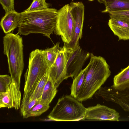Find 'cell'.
Returning a JSON list of instances; mask_svg holds the SVG:
<instances>
[{"instance_id":"ffe728a7","label":"cell","mask_w":129,"mask_h":129,"mask_svg":"<svg viewBox=\"0 0 129 129\" xmlns=\"http://www.w3.org/2000/svg\"><path fill=\"white\" fill-rule=\"evenodd\" d=\"M48 78L49 75L48 72L45 74L40 79L35 88L32 94L29 97L33 98L36 99H39L41 98L44 88Z\"/></svg>"},{"instance_id":"ac0fdd59","label":"cell","mask_w":129,"mask_h":129,"mask_svg":"<svg viewBox=\"0 0 129 129\" xmlns=\"http://www.w3.org/2000/svg\"><path fill=\"white\" fill-rule=\"evenodd\" d=\"M60 43L57 42L52 47L43 50L46 60L49 67L54 63L59 50Z\"/></svg>"},{"instance_id":"603a6c76","label":"cell","mask_w":129,"mask_h":129,"mask_svg":"<svg viewBox=\"0 0 129 129\" xmlns=\"http://www.w3.org/2000/svg\"><path fill=\"white\" fill-rule=\"evenodd\" d=\"M109 14L110 18L120 20L129 24V10L114 12Z\"/></svg>"},{"instance_id":"8fae6325","label":"cell","mask_w":129,"mask_h":129,"mask_svg":"<svg viewBox=\"0 0 129 129\" xmlns=\"http://www.w3.org/2000/svg\"><path fill=\"white\" fill-rule=\"evenodd\" d=\"M21 16V13L15 10H11L5 13L2 18L1 26L4 32L7 34L18 27Z\"/></svg>"},{"instance_id":"44dd1931","label":"cell","mask_w":129,"mask_h":129,"mask_svg":"<svg viewBox=\"0 0 129 129\" xmlns=\"http://www.w3.org/2000/svg\"><path fill=\"white\" fill-rule=\"evenodd\" d=\"M50 4L45 0H33L30 6L24 11L29 12L42 10L49 8Z\"/></svg>"},{"instance_id":"30bf717a","label":"cell","mask_w":129,"mask_h":129,"mask_svg":"<svg viewBox=\"0 0 129 129\" xmlns=\"http://www.w3.org/2000/svg\"><path fill=\"white\" fill-rule=\"evenodd\" d=\"M70 9L75 25L74 35L71 44L75 45L79 43L82 38L84 18V6L81 2H72Z\"/></svg>"},{"instance_id":"7402d4cb","label":"cell","mask_w":129,"mask_h":129,"mask_svg":"<svg viewBox=\"0 0 129 129\" xmlns=\"http://www.w3.org/2000/svg\"><path fill=\"white\" fill-rule=\"evenodd\" d=\"M40 98L36 99L30 97L25 103L21 106L20 113L23 116L36 104L40 102Z\"/></svg>"},{"instance_id":"d6986e66","label":"cell","mask_w":129,"mask_h":129,"mask_svg":"<svg viewBox=\"0 0 129 129\" xmlns=\"http://www.w3.org/2000/svg\"><path fill=\"white\" fill-rule=\"evenodd\" d=\"M49 107V105L40 102L35 105L23 117L24 118H27L31 117L40 116L47 111Z\"/></svg>"},{"instance_id":"6da1fadb","label":"cell","mask_w":129,"mask_h":129,"mask_svg":"<svg viewBox=\"0 0 129 129\" xmlns=\"http://www.w3.org/2000/svg\"><path fill=\"white\" fill-rule=\"evenodd\" d=\"M57 14L56 9L49 8L21 12L17 34L24 36L41 34L50 38L55 28Z\"/></svg>"},{"instance_id":"ba28073f","label":"cell","mask_w":129,"mask_h":129,"mask_svg":"<svg viewBox=\"0 0 129 129\" xmlns=\"http://www.w3.org/2000/svg\"><path fill=\"white\" fill-rule=\"evenodd\" d=\"M68 58L67 64L68 78H75L82 70L84 63L90 56V54L83 49L79 46L74 49L68 47Z\"/></svg>"},{"instance_id":"3957f363","label":"cell","mask_w":129,"mask_h":129,"mask_svg":"<svg viewBox=\"0 0 129 129\" xmlns=\"http://www.w3.org/2000/svg\"><path fill=\"white\" fill-rule=\"evenodd\" d=\"M85 79L77 99L81 102L91 98L110 76V67L103 57L90 54Z\"/></svg>"},{"instance_id":"52a82bcc","label":"cell","mask_w":129,"mask_h":129,"mask_svg":"<svg viewBox=\"0 0 129 129\" xmlns=\"http://www.w3.org/2000/svg\"><path fill=\"white\" fill-rule=\"evenodd\" d=\"M68 58L67 48L64 44L60 48L57 58L48 71L49 78L57 88L63 81L68 78L67 69Z\"/></svg>"},{"instance_id":"2e32d148","label":"cell","mask_w":129,"mask_h":129,"mask_svg":"<svg viewBox=\"0 0 129 129\" xmlns=\"http://www.w3.org/2000/svg\"><path fill=\"white\" fill-rule=\"evenodd\" d=\"M87 67L82 70L79 74L74 78L71 88L70 95L77 99L85 78Z\"/></svg>"},{"instance_id":"e0dca14e","label":"cell","mask_w":129,"mask_h":129,"mask_svg":"<svg viewBox=\"0 0 129 129\" xmlns=\"http://www.w3.org/2000/svg\"><path fill=\"white\" fill-rule=\"evenodd\" d=\"M14 100L12 84L11 83L7 90L0 92V108H14Z\"/></svg>"},{"instance_id":"cb8c5ba5","label":"cell","mask_w":129,"mask_h":129,"mask_svg":"<svg viewBox=\"0 0 129 129\" xmlns=\"http://www.w3.org/2000/svg\"><path fill=\"white\" fill-rule=\"evenodd\" d=\"M12 82L11 76L8 75H0V92L6 91Z\"/></svg>"},{"instance_id":"4316f807","label":"cell","mask_w":129,"mask_h":129,"mask_svg":"<svg viewBox=\"0 0 129 129\" xmlns=\"http://www.w3.org/2000/svg\"><path fill=\"white\" fill-rule=\"evenodd\" d=\"M127 99H128V103L129 105V89H128V97H127Z\"/></svg>"},{"instance_id":"8992f818","label":"cell","mask_w":129,"mask_h":129,"mask_svg":"<svg viewBox=\"0 0 129 129\" xmlns=\"http://www.w3.org/2000/svg\"><path fill=\"white\" fill-rule=\"evenodd\" d=\"M75 25L70 9L69 4H66L58 10L55 29L54 32L61 36L64 43L69 44L72 41Z\"/></svg>"},{"instance_id":"484cf974","label":"cell","mask_w":129,"mask_h":129,"mask_svg":"<svg viewBox=\"0 0 129 129\" xmlns=\"http://www.w3.org/2000/svg\"><path fill=\"white\" fill-rule=\"evenodd\" d=\"M89 1H92L94 0H88ZM100 3H104V0H96Z\"/></svg>"},{"instance_id":"7a4b0ae2","label":"cell","mask_w":129,"mask_h":129,"mask_svg":"<svg viewBox=\"0 0 129 129\" xmlns=\"http://www.w3.org/2000/svg\"><path fill=\"white\" fill-rule=\"evenodd\" d=\"M4 53L7 58L9 73L12 79L13 92L21 95L20 80L24 68L23 39L18 34H7L3 38Z\"/></svg>"},{"instance_id":"4fadbf2b","label":"cell","mask_w":129,"mask_h":129,"mask_svg":"<svg viewBox=\"0 0 129 129\" xmlns=\"http://www.w3.org/2000/svg\"><path fill=\"white\" fill-rule=\"evenodd\" d=\"M105 9L103 13L129 10V0H104Z\"/></svg>"},{"instance_id":"9c48e42d","label":"cell","mask_w":129,"mask_h":129,"mask_svg":"<svg viewBox=\"0 0 129 129\" xmlns=\"http://www.w3.org/2000/svg\"><path fill=\"white\" fill-rule=\"evenodd\" d=\"M119 113L115 109L99 104L86 108L84 120L119 121Z\"/></svg>"},{"instance_id":"5b68a950","label":"cell","mask_w":129,"mask_h":129,"mask_svg":"<svg viewBox=\"0 0 129 129\" xmlns=\"http://www.w3.org/2000/svg\"><path fill=\"white\" fill-rule=\"evenodd\" d=\"M85 108L77 99L71 95L62 96L48 116L52 121H73L84 120Z\"/></svg>"},{"instance_id":"5bb4252c","label":"cell","mask_w":129,"mask_h":129,"mask_svg":"<svg viewBox=\"0 0 129 129\" xmlns=\"http://www.w3.org/2000/svg\"><path fill=\"white\" fill-rule=\"evenodd\" d=\"M57 92V88L49 77L40 98V102L49 105Z\"/></svg>"},{"instance_id":"277c9868","label":"cell","mask_w":129,"mask_h":129,"mask_svg":"<svg viewBox=\"0 0 129 129\" xmlns=\"http://www.w3.org/2000/svg\"><path fill=\"white\" fill-rule=\"evenodd\" d=\"M28 64L24 75L25 83L21 105L32 94L40 79L48 72L49 67L43 50L36 49L30 53Z\"/></svg>"},{"instance_id":"d4e9b609","label":"cell","mask_w":129,"mask_h":129,"mask_svg":"<svg viewBox=\"0 0 129 129\" xmlns=\"http://www.w3.org/2000/svg\"><path fill=\"white\" fill-rule=\"evenodd\" d=\"M0 3L5 13L15 10L14 0H0Z\"/></svg>"},{"instance_id":"9a60e30c","label":"cell","mask_w":129,"mask_h":129,"mask_svg":"<svg viewBox=\"0 0 129 129\" xmlns=\"http://www.w3.org/2000/svg\"><path fill=\"white\" fill-rule=\"evenodd\" d=\"M112 86L118 89H123L129 86V64L115 76Z\"/></svg>"},{"instance_id":"7c38bea8","label":"cell","mask_w":129,"mask_h":129,"mask_svg":"<svg viewBox=\"0 0 129 129\" xmlns=\"http://www.w3.org/2000/svg\"><path fill=\"white\" fill-rule=\"evenodd\" d=\"M108 25L118 40H129V24L122 20L115 19H109Z\"/></svg>"}]
</instances>
